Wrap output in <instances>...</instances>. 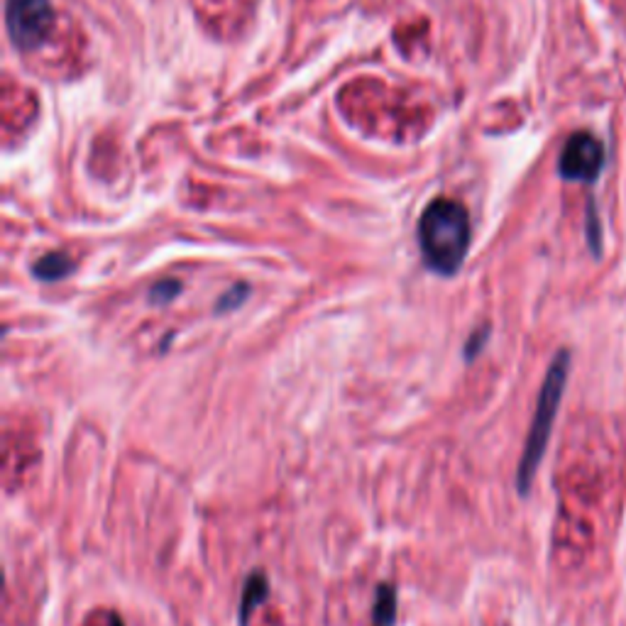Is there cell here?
<instances>
[{
  "instance_id": "8992f818",
  "label": "cell",
  "mask_w": 626,
  "mask_h": 626,
  "mask_svg": "<svg viewBox=\"0 0 626 626\" xmlns=\"http://www.w3.org/2000/svg\"><path fill=\"white\" fill-rule=\"evenodd\" d=\"M77 269V262L67 255V252H47L32 265V275L35 279L44 284H54L67 279Z\"/></svg>"
},
{
  "instance_id": "ba28073f",
  "label": "cell",
  "mask_w": 626,
  "mask_h": 626,
  "mask_svg": "<svg viewBox=\"0 0 626 626\" xmlns=\"http://www.w3.org/2000/svg\"><path fill=\"white\" fill-rule=\"evenodd\" d=\"M489 338H492V326H489V323H482V326L475 328V331L467 335V340H465L463 345V360L465 362L477 360V358H480V352L487 348Z\"/></svg>"
},
{
  "instance_id": "8fae6325",
  "label": "cell",
  "mask_w": 626,
  "mask_h": 626,
  "mask_svg": "<svg viewBox=\"0 0 626 626\" xmlns=\"http://www.w3.org/2000/svg\"><path fill=\"white\" fill-rule=\"evenodd\" d=\"M587 242H590V249L594 258L602 255V228H600V218L594 213V204L587 206Z\"/></svg>"
},
{
  "instance_id": "5b68a950",
  "label": "cell",
  "mask_w": 626,
  "mask_h": 626,
  "mask_svg": "<svg viewBox=\"0 0 626 626\" xmlns=\"http://www.w3.org/2000/svg\"><path fill=\"white\" fill-rule=\"evenodd\" d=\"M267 597H269V580H267V575L262 570L249 573L245 585H242L240 607H238V621H240V626L249 624L252 614L265 604Z\"/></svg>"
},
{
  "instance_id": "30bf717a",
  "label": "cell",
  "mask_w": 626,
  "mask_h": 626,
  "mask_svg": "<svg viewBox=\"0 0 626 626\" xmlns=\"http://www.w3.org/2000/svg\"><path fill=\"white\" fill-rule=\"evenodd\" d=\"M179 294H181L179 279H164V282H157L155 286L150 289L147 299H150V304H159V306H164V304H172Z\"/></svg>"
},
{
  "instance_id": "277c9868",
  "label": "cell",
  "mask_w": 626,
  "mask_h": 626,
  "mask_svg": "<svg viewBox=\"0 0 626 626\" xmlns=\"http://www.w3.org/2000/svg\"><path fill=\"white\" fill-rule=\"evenodd\" d=\"M604 167V145L592 132H573L563 145L558 172L566 181L594 184Z\"/></svg>"
},
{
  "instance_id": "7c38bea8",
  "label": "cell",
  "mask_w": 626,
  "mask_h": 626,
  "mask_svg": "<svg viewBox=\"0 0 626 626\" xmlns=\"http://www.w3.org/2000/svg\"><path fill=\"white\" fill-rule=\"evenodd\" d=\"M108 626H125V624H122L121 614H115V612H111V614H108Z\"/></svg>"
},
{
  "instance_id": "7a4b0ae2",
  "label": "cell",
  "mask_w": 626,
  "mask_h": 626,
  "mask_svg": "<svg viewBox=\"0 0 626 626\" xmlns=\"http://www.w3.org/2000/svg\"><path fill=\"white\" fill-rule=\"evenodd\" d=\"M570 362H573V352L558 350L556 358L550 360L543 385H540L531 426H529V433H526V443H523L519 467H516V489H519L522 497H526L531 492L540 460H543L546 448H549L553 423H556L558 409H560L563 392H566L567 385V375H570Z\"/></svg>"
},
{
  "instance_id": "52a82bcc",
  "label": "cell",
  "mask_w": 626,
  "mask_h": 626,
  "mask_svg": "<svg viewBox=\"0 0 626 626\" xmlns=\"http://www.w3.org/2000/svg\"><path fill=\"white\" fill-rule=\"evenodd\" d=\"M375 626H395L396 621V587L392 583L377 585L375 604H372Z\"/></svg>"
},
{
  "instance_id": "3957f363",
  "label": "cell",
  "mask_w": 626,
  "mask_h": 626,
  "mask_svg": "<svg viewBox=\"0 0 626 626\" xmlns=\"http://www.w3.org/2000/svg\"><path fill=\"white\" fill-rule=\"evenodd\" d=\"M5 27L18 50L32 52L52 32V3L50 0H5Z\"/></svg>"
},
{
  "instance_id": "6da1fadb",
  "label": "cell",
  "mask_w": 626,
  "mask_h": 626,
  "mask_svg": "<svg viewBox=\"0 0 626 626\" xmlns=\"http://www.w3.org/2000/svg\"><path fill=\"white\" fill-rule=\"evenodd\" d=\"M419 248L423 262L438 277H453L470 249V215L460 201L436 198L419 221Z\"/></svg>"
},
{
  "instance_id": "9c48e42d",
  "label": "cell",
  "mask_w": 626,
  "mask_h": 626,
  "mask_svg": "<svg viewBox=\"0 0 626 626\" xmlns=\"http://www.w3.org/2000/svg\"><path fill=\"white\" fill-rule=\"evenodd\" d=\"M249 296V284H235V286H231L228 292L218 299V304H215V313L218 316H223V313H231V311L240 309L242 304L248 301Z\"/></svg>"
}]
</instances>
